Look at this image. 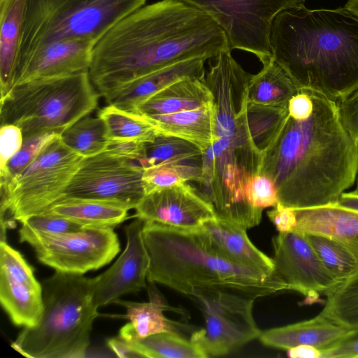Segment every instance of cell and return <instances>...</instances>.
I'll list each match as a JSON object with an SVG mask.
<instances>
[{"label": "cell", "mask_w": 358, "mask_h": 358, "mask_svg": "<svg viewBox=\"0 0 358 358\" xmlns=\"http://www.w3.org/2000/svg\"><path fill=\"white\" fill-rule=\"evenodd\" d=\"M349 329L320 313L311 319L263 331L259 338L264 345L274 348L287 350L309 345L320 351L336 343Z\"/></svg>", "instance_id": "ffe728a7"}, {"label": "cell", "mask_w": 358, "mask_h": 358, "mask_svg": "<svg viewBox=\"0 0 358 358\" xmlns=\"http://www.w3.org/2000/svg\"><path fill=\"white\" fill-rule=\"evenodd\" d=\"M0 301L19 327L38 324L43 311V289L34 268L6 241H0Z\"/></svg>", "instance_id": "5bb4252c"}, {"label": "cell", "mask_w": 358, "mask_h": 358, "mask_svg": "<svg viewBox=\"0 0 358 358\" xmlns=\"http://www.w3.org/2000/svg\"><path fill=\"white\" fill-rule=\"evenodd\" d=\"M99 96L88 71L24 83L1 99V125L18 127L24 139L61 134L94 110Z\"/></svg>", "instance_id": "8992f818"}, {"label": "cell", "mask_w": 358, "mask_h": 358, "mask_svg": "<svg viewBox=\"0 0 358 358\" xmlns=\"http://www.w3.org/2000/svg\"><path fill=\"white\" fill-rule=\"evenodd\" d=\"M143 237L150 257L148 282L188 297L196 290L219 288L255 299L288 291L276 273L268 275L234 264L213 250L199 228L144 222Z\"/></svg>", "instance_id": "277c9868"}, {"label": "cell", "mask_w": 358, "mask_h": 358, "mask_svg": "<svg viewBox=\"0 0 358 358\" xmlns=\"http://www.w3.org/2000/svg\"><path fill=\"white\" fill-rule=\"evenodd\" d=\"M135 210L144 222L183 229L199 228L217 217L210 201L187 182L145 194Z\"/></svg>", "instance_id": "2e32d148"}, {"label": "cell", "mask_w": 358, "mask_h": 358, "mask_svg": "<svg viewBox=\"0 0 358 358\" xmlns=\"http://www.w3.org/2000/svg\"><path fill=\"white\" fill-rule=\"evenodd\" d=\"M202 151L195 145L179 138L159 134L144 142L141 157L136 164L143 169L169 164L200 161Z\"/></svg>", "instance_id": "f546056e"}, {"label": "cell", "mask_w": 358, "mask_h": 358, "mask_svg": "<svg viewBox=\"0 0 358 358\" xmlns=\"http://www.w3.org/2000/svg\"><path fill=\"white\" fill-rule=\"evenodd\" d=\"M43 311L38 324L24 327L11 346L31 358H83L92 324L99 316L91 278L55 271L42 282Z\"/></svg>", "instance_id": "5b68a950"}, {"label": "cell", "mask_w": 358, "mask_h": 358, "mask_svg": "<svg viewBox=\"0 0 358 358\" xmlns=\"http://www.w3.org/2000/svg\"><path fill=\"white\" fill-rule=\"evenodd\" d=\"M213 104L212 94L203 80L185 78L152 95L131 112L143 116L162 115Z\"/></svg>", "instance_id": "44dd1931"}, {"label": "cell", "mask_w": 358, "mask_h": 358, "mask_svg": "<svg viewBox=\"0 0 358 358\" xmlns=\"http://www.w3.org/2000/svg\"><path fill=\"white\" fill-rule=\"evenodd\" d=\"M143 169L103 151L84 157L62 197L115 201L136 208L145 196Z\"/></svg>", "instance_id": "7c38bea8"}, {"label": "cell", "mask_w": 358, "mask_h": 358, "mask_svg": "<svg viewBox=\"0 0 358 358\" xmlns=\"http://www.w3.org/2000/svg\"><path fill=\"white\" fill-rule=\"evenodd\" d=\"M337 203L345 208L358 211V192L354 191L343 192Z\"/></svg>", "instance_id": "f6af8a7d"}, {"label": "cell", "mask_w": 358, "mask_h": 358, "mask_svg": "<svg viewBox=\"0 0 358 358\" xmlns=\"http://www.w3.org/2000/svg\"><path fill=\"white\" fill-rule=\"evenodd\" d=\"M107 345L118 357H141V355L133 349L130 343L120 335L108 339Z\"/></svg>", "instance_id": "7bdbcfd3"}, {"label": "cell", "mask_w": 358, "mask_h": 358, "mask_svg": "<svg viewBox=\"0 0 358 358\" xmlns=\"http://www.w3.org/2000/svg\"><path fill=\"white\" fill-rule=\"evenodd\" d=\"M287 355L292 358H320V351L309 345H301L288 349Z\"/></svg>", "instance_id": "ee69618b"}, {"label": "cell", "mask_w": 358, "mask_h": 358, "mask_svg": "<svg viewBox=\"0 0 358 358\" xmlns=\"http://www.w3.org/2000/svg\"><path fill=\"white\" fill-rule=\"evenodd\" d=\"M143 224L136 217L125 227L124 251L108 269L91 278L93 303L97 308L147 287L150 257L143 237Z\"/></svg>", "instance_id": "9a60e30c"}, {"label": "cell", "mask_w": 358, "mask_h": 358, "mask_svg": "<svg viewBox=\"0 0 358 358\" xmlns=\"http://www.w3.org/2000/svg\"><path fill=\"white\" fill-rule=\"evenodd\" d=\"M21 129L14 124L1 125L0 129V169L21 148L23 143Z\"/></svg>", "instance_id": "74e56055"}, {"label": "cell", "mask_w": 358, "mask_h": 358, "mask_svg": "<svg viewBox=\"0 0 358 358\" xmlns=\"http://www.w3.org/2000/svg\"><path fill=\"white\" fill-rule=\"evenodd\" d=\"M202 172V159L196 162L169 164L143 169L142 181L145 195L176 185L196 181Z\"/></svg>", "instance_id": "836d02e7"}, {"label": "cell", "mask_w": 358, "mask_h": 358, "mask_svg": "<svg viewBox=\"0 0 358 358\" xmlns=\"http://www.w3.org/2000/svg\"><path fill=\"white\" fill-rule=\"evenodd\" d=\"M19 241L31 245L41 263L57 271L81 275L109 264L120 250L112 227L48 234L21 226Z\"/></svg>", "instance_id": "30bf717a"}, {"label": "cell", "mask_w": 358, "mask_h": 358, "mask_svg": "<svg viewBox=\"0 0 358 358\" xmlns=\"http://www.w3.org/2000/svg\"><path fill=\"white\" fill-rule=\"evenodd\" d=\"M270 46L272 59L299 90L339 101L358 89V16L345 7L281 11Z\"/></svg>", "instance_id": "3957f363"}, {"label": "cell", "mask_w": 358, "mask_h": 358, "mask_svg": "<svg viewBox=\"0 0 358 358\" xmlns=\"http://www.w3.org/2000/svg\"><path fill=\"white\" fill-rule=\"evenodd\" d=\"M345 8L358 16V0H347Z\"/></svg>", "instance_id": "bcb514c9"}, {"label": "cell", "mask_w": 358, "mask_h": 358, "mask_svg": "<svg viewBox=\"0 0 358 358\" xmlns=\"http://www.w3.org/2000/svg\"><path fill=\"white\" fill-rule=\"evenodd\" d=\"M119 335L126 339L141 357L206 358L205 352L190 339L179 333L160 332L139 337L130 322L122 327Z\"/></svg>", "instance_id": "4316f807"}, {"label": "cell", "mask_w": 358, "mask_h": 358, "mask_svg": "<svg viewBox=\"0 0 358 358\" xmlns=\"http://www.w3.org/2000/svg\"><path fill=\"white\" fill-rule=\"evenodd\" d=\"M147 285L149 301L148 302H133L117 299L114 301L126 308V314L122 317L129 320L136 334L139 337L160 332H176L195 331L193 327L167 318L164 311H173L184 315L181 308L169 306L164 297L155 286L154 282Z\"/></svg>", "instance_id": "603a6c76"}, {"label": "cell", "mask_w": 358, "mask_h": 358, "mask_svg": "<svg viewBox=\"0 0 358 358\" xmlns=\"http://www.w3.org/2000/svg\"><path fill=\"white\" fill-rule=\"evenodd\" d=\"M143 143L133 140L111 139L104 151L136 163L141 157Z\"/></svg>", "instance_id": "60d3db41"}, {"label": "cell", "mask_w": 358, "mask_h": 358, "mask_svg": "<svg viewBox=\"0 0 358 358\" xmlns=\"http://www.w3.org/2000/svg\"><path fill=\"white\" fill-rule=\"evenodd\" d=\"M201 10L224 31L231 50L256 55L264 64L272 59L270 33L281 11L304 6L305 0H183Z\"/></svg>", "instance_id": "8fae6325"}, {"label": "cell", "mask_w": 358, "mask_h": 358, "mask_svg": "<svg viewBox=\"0 0 358 358\" xmlns=\"http://www.w3.org/2000/svg\"><path fill=\"white\" fill-rule=\"evenodd\" d=\"M297 224L293 231L338 238H358V211L337 202L294 209Z\"/></svg>", "instance_id": "484cf974"}, {"label": "cell", "mask_w": 358, "mask_h": 358, "mask_svg": "<svg viewBox=\"0 0 358 358\" xmlns=\"http://www.w3.org/2000/svg\"><path fill=\"white\" fill-rule=\"evenodd\" d=\"M231 50L224 31L183 0H162L122 19L94 45L89 75L106 101L124 85L155 71L195 57Z\"/></svg>", "instance_id": "6da1fadb"}, {"label": "cell", "mask_w": 358, "mask_h": 358, "mask_svg": "<svg viewBox=\"0 0 358 358\" xmlns=\"http://www.w3.org/2000/svg\"><path fill=\"white\" fill-rule=\"evenodd\" d=\"M59 137V134L45 133L24 139L20 150L0 169L1 186L24 170L48 145Z\"/></svg>", "instance_id": "e575fe53"}, {"label": "cell", "mask_w": 358, "mask_h": 358, "mask_svg": "<svg viewBox=\"0 0 358 358\" xmlns=\"http://www.w3.org/2000/svg\"><path fill=\"white\" fill-rule=\"evenodd\" d=\"M358 357V327L348 332L331 347L320 350V358Z\"/></svg>", "instance_id": "f35d334b"}, {"label": "cell", "mask_w": 358, "mask_h": 358, "mask_svg": "<svg viewBox=\"0 0 358 358\" xmlns=\"http://www.w3.org/2000/svg\"><path fill=\"white\" fill-rule=\"evenodd\" d=\"M199 230L208 245L227 260L268 275L275 273L272 258L255 246L245 229L216 217Z\"/></svg>", "instance_id": "ac0fdd59"}, {"label": "cell", "mask_w": 358, "mask_h": 358, "mask_svg": "<svg viewBox=\"0 0 358 358\" xmlns=\"http://www.w3.org/2000/svg\"><path fill=\"white\" fill-rule=\"evenodd\" d=\"M60 139L66 147L84 157L103 152L109 141L103 120L90 114L65 129Z\"/></svg>", "instance_id": "1f68e13d"}, {"label": "cell", "mask_w": 358, "mask_h": 358, "mask_svg": "<svg viewBox=\"0 0 358 358\" xmlns=\"http://www.w3.org/2000/svg\"><path fill=\"white\" fill-rule=\"evenodd\" d=\"M267 215L278 232L293 231L296 226L297 219L294 209L285 206L279 201Z\"/></svg>", "instance_id": "b9f144b4"}, {"label": "cell", "mask_w": 358, "mask_h": 358, "mask_svg": "<svg viewBox=\"0 0 358 358\" xmlns=\"http://www.w3.org/2000/svg\"><path fill=\"white\" fill-rule=\"evenodd\" d=\"M22 226L48 234H64L81 231L85 227L69 219L42 213L31 215L20 222Z\"/></svg>", "instance_id": "8d00e7d4"}, {"label": "cell", "mask_w": 358, "mask_h": 358, "mask_svg": "<svg viewBox=\"0 0 358 358\" xmlns=\"http://www.w3.org/2000/svg\"><path fill=\"white\" fill-rule=\"evenodd\" d=\"M97 115L106 127L109 140L125 139L148 142L158 134L157 129L143 115L108 104Z\"/></svg>", "instance_id": "4dcf8cb0"}, {"label": "cell", "mask_w": 358, "mask_h": 358, "mask_svg": "<svg viewBox=\"0 0 358 358\" xmlns=\"http://www.w3.org/2000/svg\"><path fill=\"white\" fill-rule=\"evenodd\" d=\"M129 210L115 201L63 197L43 213L69 219L85 228H115L128 218Z\"/></svg>", "instance_id": "d4e9b609"}, {"label": "cell", "mask_w": 358, "mask_h": 358, "mask_svg": "<svg viewBox=\"0 0 358 358\" xmlns=\"http://www.w3.org/2000/svg\"><path fill=\"white\" fill-rule=\"evenodd\" d=\"M274 271L288 287L305 296L306 303L320 301L340 283L324 266L308 234L279 232L272 239Z\"/></svg>", "instance_id": "4fadbf2b"}, {"label": "cell", "mask_w": 358, "mask_h": 358, "mask_svg": "<svg viewBox=\"0 0 358 358\" xmlns=\"http://www.w3.org/2000/svg\"><path fill=\"white\" fill-rule=\"evenodd\" d=\"M337 102L341 121L358 144V89Z\"/></svg>", "instance_id": "ab89813d"}, {"label": "cell", "mask_w": 358, "mask_h": 358, "mask_svg": "<svg viewBox=\"0 0 358 358\" xmlns=\"http://www.w3.org/2000/svg\"><path fill=\"white\" fill-rule=\"evenodd\" d=\"M262 65V69L252 75L250 81L248 102L288 108L289 99L300 90L273 59Z\"/></svg>", "instance_id": "83f0119b"}, {"label": "cell", "mask_w": 358, "mask_h": 358, "mask_svg": "<svg viewBox=\"0 0 358 358\" xmlns=\"http://www.w3.org/2000/svg\"><path fill=\"white\" fill-rule=\"evenodd\" d=\"M308 236L324 266L340 284L358 273V238Z\"/></svg>", "instance_id": "f1b7e54d"}, {"label": "cell", "mask_w": 358, "mask_h": 358, "mask_svg": "<svg viewBox=\"0 0 358 358\" xmlns=\"http://www.w3.org/2000/svg\"><path fill=\"white\" fill-rule=\"evenodd\" d=\"M94 47L92 43L80 41L50 44L36 52L17 68L15 86L88 71Z\"/></svg>", "instance_id": "e0dca14e"}, {"label": "cell", "mask_w": 358, "mask_h": 358, "mask_svg": "<svg viewBox=\"0 0 358 358\" xmlns=\"http://www.w3.org/2000/svg\"><path fill=\"white\" fill-rule=\"evenodd\" d=\"M356 182H357V185H356V188H355V191L358 192V169H357Z\"/></svg>", "instance_id": "7dc6e473"}, {"label": "cell", "mask_w": 358, "mask_h": 358, "mask_svg": "<svg viewBox=\"0 0 358 358\" xmlns=\"http://www.w3.org/2000/svg\"><path fill=\"white\" fill-rule=\"evenodd\" d=\"M189 298L205 320L204 327L194 331L190 340L208 357L227 355L261 335L252 314L255 298L219 288L196 290Z\"/></svg>", "instance_id": "9c48e42d"}, {"label": "cell", "mask_w": 358, "mask_h": 358, "mask_svg": "<svg viewBox=\"0 0 358 358\" xmlns=\"http://www.w3.org/2000/svg\"><path fill=\"white\" fill-rule=\"evenodd\" d=\"M320 313L344 327H358V273L328 293Z\"/></svg>", "instance_id": "d6a6232c"}, {"label": "cell", "mask_w": 358, "mask_h": 358, "mask_svg": "<svg viewBox=\"0 0 358 358\" xmlns=\"http://www.w3.org/2000/svg\"><path fill=\"white\" fill-rule=\"evenodd\" d=\"M26 1L0 0L1 99L15 87Z\"/></svg>", "instance_id": "cb8c5ba5"}, {"label": "cell", "mask_w": 358, "mask_h": 358, "mask_svg": "<svg viewBox=\"0 0 358 358\" xmlns=\"http://www.w3.org/2000/svg\"><path fill=\"white\" fill-rule=\"evenodd\" d=\"M245 193L250 205L262 210L274 207L279 201L278 190L273 182L266 176L260 173L248 179Z\"/></svg>", "instance_id": "d590c367"}, {"label": "cell", "mask_w": 358, "mask_h": 358, "mask_svg": "<svg viewBox=\"0 0 358 358\" xmlns=\"http://www.w3.org/2000/svg\"><path fill=\"white\" fill-rule=\"evenodd\" d=\"M144 117L159 134L185 140L202 152L217 140L213 104L194 110Z\"/></svg>", "instance_id": "7402d4cb"}, {"label": "cell", "mask_w": 358, "mask_h": 358, "mask_svg": "<svg viewBox=\"0 0 358 358\" xmlns=\"http://www.w3.org/2000/svg\"><path fill=\"white\" fill-rule=\"evenodd\" d=\"M145 1L27 0L17 69L36 52L52 43L80 41L95 45L114 25Z\"/></svg>", "instance_id": "52a82bcc"}, {"label": "cell", "mask_w": 358, "mask_h": 358, "mask_svg": "<svg viewBox=\"0 0 358 358\" xmlns=\"http://www.w3.org/2000/svg\"><path fill=\"white\" fill-rule=\"evenodd\" d=\"M311 92L312 113L303 119L288 114L259 172L273 182L279 202L293 209L336 203L357 174L358 144L341 121L338 102Z\"/></svg>", "instance_id": "7a4b0ae2"}, {"label": "cell", "mask_w": 358, "mask_h": 358, "mask_svg": "<svg viewBox=\"0 0 358 358\" xmlns=\"http://www.w3.org/2000/svg\"><path fill=\"white\" fill-rule=\"evenodd\" d=\"M203 57L180 61L146 74L124 85L113 94L107 103L128 111L173 83L185 78L204 80Z\"/></svg>", "instance_id": "d6986e66"}, {"label": "cell", "mask_w": 358, "mask_h": 358, "mask_svg": "<svg viewBox=\"0 0 358 358\" xmlns=\"http://www.w3.org/2000/svg\"><path fill=\"white\" fill-rule=\"evenodd\" d=\"M84 157L66 147L60 137L8 183L1 186V218L20 222L41 213L60 199Z\"/></svg>", "instance_id": "ba28073f"}]
</instances>
